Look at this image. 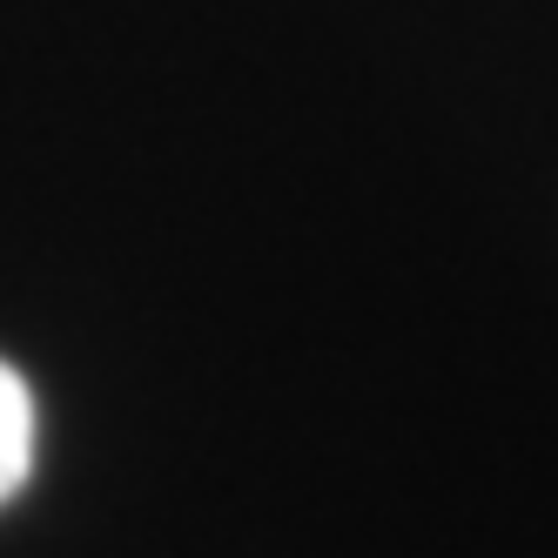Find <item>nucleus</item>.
I'll return each mask as SVG.
<instances>
[{
	"label": "nucleus",
	"mask_w": 558,
	"mask_h": 558,
	"mask_svg": "<svg viewBox=\"0 0 558 558\" xmlns=\"http://www.w3.org/2000/svg\"><path fill=\"white\" fill-rule=\"evenodd\" d=\"M34 471V397L21 371L0 356V505H8Z\"/></svg>",
	"instance_id": "obj_1"
}]
</instances>
